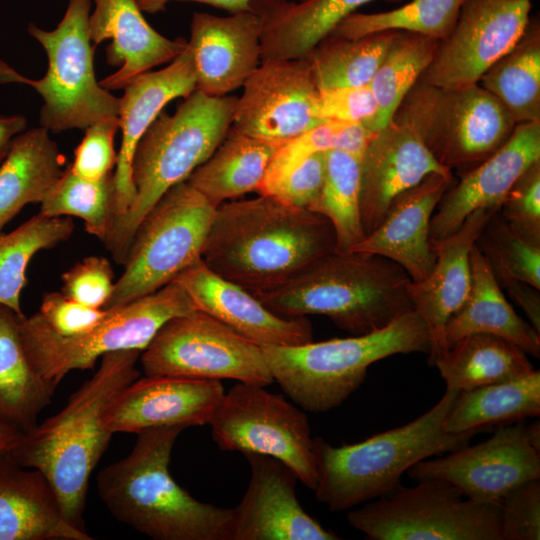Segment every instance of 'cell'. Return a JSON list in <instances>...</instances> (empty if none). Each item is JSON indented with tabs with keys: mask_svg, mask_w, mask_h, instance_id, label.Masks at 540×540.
Listing matches in <instances>:
<instances>
[{
	"mask_svg": "<svg viewBox=\"0 0 540 540\" xmlns=\"http://www.w3.org/2000/svg\"><path fill=\"white\" fill-rule=\"evenodd\" d=\"M89 38L93 47L110 40L107 63L118 69L100 81L103 88L123 89L136 76L171 62L187 47L183 38L169 39L145 19L136 0H93Z\"/></svg>",
	"mask_w": 540,
	"mask_h": 540,
	"instance_id": "cell-26",
	"label": "cell"
},
{
	"mask_svg": "<svg viewBox=\"0 0 540 540\" xmlns=\"http://www.w3.org/2000/svg\"><path fill=\"white\" fill-rule=\"evenodd\" d=\"M236 96L212 97L194 90L175 113L161 112L141 137L132 161L133 204L103 242L123 265L143 217L170 188L186 181L229 131Z\"/></svg>",
	"mask_w": 540,
	"mask_h": 540,
	"instance_id": "cell-6",
	"label": "cell"
},
{
	"mask_svg": "<svg viewBox=\"0 0 540 540\" xmlns=\"http://www.w3.org/2000/svg\"><path fill=\"white\" fill-rule=\"evenodd\" d=\"M69 523L57 495L38 470L0 453V540H92Z\"/></svg>",
	"mask_w": 540,
	"mask_h": 540,
	"instance_id": "cell-28",
	"label": "cell"
},
{
	"mask_svg": "<svg viewBox=\"0 0 540 540\" xmlns=\"http://www.w3.org/2000/svg\"><path fill=\"white\" fill-rule=\"evenodd\" d=\"M139 359L149 376L274 382L261 346L199 310L168 320Z\"/></svg>",
	"mask_w": 540,
	"mask_h": 540,
	"instance_id": "cell-14",
	"label": "cell"
},
{
	"mask_svg": "<svg viewBox=\"0 0 540 540\" xmlns=\"http://www.w3.org/2000/svg\"><path fill=\"white\" fill-rule=\"evenodd\" d=\"M465 0H412L396 9L377 13L355 12L330 34L359 38L383 31H406L438 41L445 39L457 21Z\"/></svg>",
	"mask_w": 540,
	"mask_h": 540,
	"instance_id": "cell-41",
	"label": "cell"
},
{
	"mask_svg": "<svg viewBox=\"0 0 540 540\" xmlns=\"http://www.w3.org/2000/svg\"><path fill=\"white\" fill-rule=\"evenodd\" d=\"M215 209L186 181L165 192L137 226L104 309L159 290L200 259Z\"/></svg>",
	"mask_w": 540,
	"mask_h": 540,
	"instance_id": "cell-11",
	"label": "cell"
},
{
	"mask_svg": "<svg viewBox=\"0 0 540 540\" xmlns=\"http://www.w3.org/2000/svg\"><path fill=\"white\" fill-rule=\"evenodd\" d=\"M92 0H68L63 18L53 30L30 23L27 32L44 48L47 72L33 80L0 60V84H26L43 99L40 126L53 133L85 130L104 119L118 117L120 97L103 88L94 70V47L89 38Z\"/></svg>",
	"mask_w": 540,
	"mask_h": 540,
	"instance_id": "cell-8",
	"label": "cell"
},
{
	"mask_svg": "<svg viewBox=\"0 0 540 540\" xmlns=\"http://www.w3.org/2000/svg\"><path fill=\"white\" fill-rule=\"evenodd\" d=\"M410 282L405 270L385 257L334 252L256 298L277 315H324L338 328L362 335L414 310Z\"/></svg>",
	"mask_w": 540,
	"mask_h": 540,
	"instance_id": "cell-4",
	"label": "cell"
},
{
	"mask_svg": "<svg viewBox=\"0 0 540 540\" xmlns=\"http://www.w3.org/2000/svg\"><path fill=\"white\" fill-rule=\"evenodd\" d=\"M371 1L255 0L252 9L262 23L261 61L306 58L343 20Z\"/></svg>",
	"mask_w": 540,
	"mask_h": 540,
	"instance_id": "cell-29",
	"label": "cell"
},
{
	"mask_svg": "<svg viewBox=\"0 0 540 540\" xmlns=\"http://www.w3.org/2000/svg\"><path fill=\"white\" fill-rule=\"evenodd\" d=\"M64 157L39 126L18 134L0 164V232L25 207L41 203L60 178Z\"/></svg>",
	"mask_w": 540,
	"mask_h": 540,
	"instance_id": "cell-31",
	"label": "cell"
},
{
	"mask_svg": "<svg viewBox=\"0 0 540 540\" xmlns=\"http://www.w3.org/2000/svg\"><path fill=\"white\" fill-rule=\"evenodd\" d=\"M371 540H502L499 502L465 497L447 481L399 485L347 514Z\"/></svg>",
	"mask_w": 540,
	"mask_h": 540,
	"instance_id": "cell-12",
	"label": "cell"
},
{
	"mask_svg": "<svg viewBox=\"0 0 540 540\" xmlns=\"http://www.w3.org/2000/svg\"><path fill=\"white\" fill-rule=\"evenodd\" d=\"M261 18L253 9L217 16L195 12L187 41L196 89L223 97L241 88L261 62Z\"/></svg>",
	"mask_w": 540,
	"mask_h": 540,
	"instance_id": "cell-23",
	"label": "cell"
},
{
	"mask_svg": "<svg viewBox=\"0 0 540 540\" xmlns=\"http://www.w3.org/2000/svg\"><path fill=\"white\" fill-rule=\"evenodd\" d=\"M277 148L230 127L215 151L186 182L215 208L245 194L259 193Z\"/></svg>",
	"mask_w": 540,
	"mask_h": 540,
	"instance_id": "cell-33",
	"label": "cell"
},
{
	"mask_svg": "<svg viewBox=\"0 0 540 540\" xmlns=\"http://www.w3.org/2000/svg\"><path fill=\"white\" fill-rule=\"evenodd\" d=\"M118 130V117L104 119L87 127L74 151L73 162L68 165L69 169L89 180H98L112 173L117 162L114 138Z\"/></svg>",
	"mask_w": 540,
	"mask_h": 540,
	"instance_id": "cell-47",
	"label": "cell"
},
{
	"mask_svg": "<svg viewBox=\"0 0 540 540\" xmlns=\"http://www.w3.org/2000/svg\"><path fill=\"white\" fill-rule=\"evenodd\" d=\"M446 390L462 392L506 382L535 368L516 345L487 333L469 334L439 354L432 362Z\"/></svg>",
	"mask_w": 540,
	"mask_h": 540,
	"instance_id": "cell-34",
	"label": "cell"
},
{
	"mask_svg": "<svg viewBox=\"0 0 540 540\" xmlns=\"http://www.w3.org/2000/svg\"><path fill=\"white\" fill-rule=\"evenodd\" d=\"M27 129V119L20 114L0 113V164L5 159L14 138Z\"/></svg>",
	"mask_w": 540,
	"mask_h": 540,
	"instance_id": "cell-54",
	"label": "cell"
},
{
	"mask_svg": "<svg viewBox=\"0 0 540 540\" xmlns=\"http://www.w3.org/2000/svg\"><path fill=\"white\" fill-rule=\"evenodd\" d=\"M185 428L138 432L131 452L97 475L98 495L117 521L154 540H230L232 508L195 499L169 472L174 444Z\"/></svg>",
	"mask_w": 540,
	"mask_h": 540,
	"instance_id": "cell-3",
	"label": "cell"
},
{
	"mask_svg": "<svg viewBox=\"0 0 540 540\" xmlns=\"http://www.w3.org/2000/svg\"><path fill=\"white\" fill-rule=\"evenodd\" d=\"M530 0H465L451 33L418 81L444 88L478 84L524 33Z\"/></svg>",
	"mask_w": 540,
	"mask_h": 540,
	"instance_id": "cell-16",
	"label": "cell"
},
{
	"mask_svg": "<svg viewBox=\"0 0 540 540\" xmlns=\"http://www.w3.org/2000/svg\"><path fill=\"white\" fill-rule=\"evenodd\" d=\"M496 280L514 279L540 290V243L514 231L497 211L476 240Z\"/></svg>",
	"mask_w": 540,
	"mask_h": 540,
	"instance_id": "cell-44",
	"label": "cell"
},
{
	"mask_svg": "<svg viewBox=\"0 0 540 540\" xmlns=\"http://www.w3.org/2000/svg\"><path fill=\"white\" fill-rule=\"evenodd\" d=\"M74 230L71 217L32 216L8 233L0 232V304L24 317L21 293L32 258L67 241Z\"/></svg>",
	"mask_w": 540,
	"mask_h": 540,
	"instance_id": "cell-37",
	"label": "cell"
},
{
	"mask_svg": "<svg viewBox=\"0 0 540 540\" xmlns=\"http://www.w3.org/2000/svg\"><path fill=\"white\" fill-rule=\"evenodd\" d=\"M224 392L220 380L145 375L112 398L102 420L113 434H137L162 426H202L209 424Z\"/></svg>",
	"mask_w": 540,
	"mask_h": 540,
	"instance_id": "cell-19",
	"label": "cell"
},
{
	"mask_svg": "<svg viewBox=\"0 0 540 540\" xmlns=\"http://www.w3.org/2000/svg\"><path fill=\"white\" fill-rule=\"evenodd\" d=\"M499 209H478L444 239L431 242L436 260L422 281L410 282L414 310L425 322L430 336L429 361L445 351L443 331L449 319L466 302L471 286L470 254L489 219Z\"/></svg>",
	"mask_w": 540,
	"mask_h": 540,
	"instance_id": "cell-25",
	"label": "cell"
},
{
	"mask_svg": "<svg viewBox=\"0 0 540 540\" xmlns=\"http://www.w3.org/2000/svg\"><path fill=\"white\" fill-rule=\"evenodd\" d=\"M209 425L219 449L274 457L307 488H316L318 473L308 418L283 395L238 382L224 392Z\"/></svg>",
	"mask_w": 540,
	"mask_h": 540,
	"instance_id": "cell-13",
	"label": "cell"
},
{
	"mask_svg": "<svg viewBox=\"0 0 540 540\" xmlns=\"http://www.w3.org/2000/svg\"><path fill=\"white\" fill-rule=\"evenodd\" d=\"M398 31L359 38L329 35L306 57L319 90L369 85Z\"/></svg>",
	"mask_w": 540,
	"mask_h": 540,
	"instance_id": "cell-38",
	"label": "cell"
},
{
	"mask_svg": "<svg viewBox=\"0 0 540 540\" xmlns=\"http://www.w3.org/2000/svg\"><path fill=\"white\" fill-rule=\"evenodd\" d=\"M451 180L452 173H432L400 195L376 229L352 251L395 262L412 282L427 278L436 260L430 242L431 219Z\"/></svg>",
	"mask_w": 540,
	"mask_h": 540,
	"instance_id": "cell-27",
	"label": "cell"
},
{
	"mask_svg": "<svg viewBox=\"0 0 540 540\" xmlns=\"http://www.w3.org/2000/svg\"><path fill=\"white\" fill-rule=\"evenodd\" d=\"M510 297L523 309L531 325L540 332V294L539 289L514 279L496 280Z\"/></svg>",
	"mask_w": 540,
	"mask_h": 540,
	"instance_id": "cell-52",
	"label": "cell"
},
{
	"mask_svg": "<svg viewBox=\"0 0 540 540\" xmlns=\"http://www.w3.org/2000/svg\"><path fill=\"white\" fill-rule=\"evenodd\" d=\"M471 286L464 305L443 331L445 350L473 333L498 336L527 355L540 357V332L523 320L508 303L491 267L474 244L470 254Z\"/></svg>",
	"mask_w": 540,
	"mask_h": 540,
	"instance_id": "cell-30",
	"label": "cell"
},
{
	"mask_svg": "<svg viewBox=\"0 0 540 540\" xmlns=\"http://www.w3.org/2000/svg\"><path fill=\"white\" fill-rule=\"evenodd\" d=\"M47 326L62 336H76L90 331L107 315L104 308H92L67 298L61 291L43 295L37 312Z\"/></svg>",
	"mask_w": 540,
	"mask_h": 540,
	"instance_id": "cell-51",
	"label": "cell"
},
{
	"mask_svg": "<svg viewBox=\"0 0 540 540\" xmlns=\"http://www.w3.org/2000/svg\"><path fill=\"white\" fill-rule=\"evenodd\" d=\"M173 281L186 291L197 310L259 346H293L313 341L307 317H283L264 306L252 293L195 261Z\"/></svg>",
	"mask_w": 540,
	"mask_h": 540,
	"instance_id": "cell-21",
	"label": "cell"
},
{
	"mask_svg": "<svg viewBox=\"0 0 540 540\" xmlns=\"http://www.w3.org/2000/svg\"><path fill=\"white\" fill-rule=\"evenodd\" d=\"M195 89V68L188 45L166 67L144 72L123 88L118 116L122 139L113 171L115 183L113 224L127 213L135 200L136 189L131 167L141 137L170 101L176 98L184 99Z\"/></svg>",
	"mask_w": 540,
	"mask_h": 540,
	"instance_id": "cell-24",
	"label": "cell"
},
{
	"mask_svg": "<svg viewBox=\"0 0 540 540\" xmlns=\"http://www.w3.org/2000/svg\"><path fill=\"white\" fill-rule=\"evenodd\" d=\"M392 120L408 126L444 167L472 168L496 152L515 122L479 84L444 88L421 81L404 97Z\"/></svg>",
	"mask_w": 540,
	"mask_h": 540,
	"instance_id": "cell-10",
	"label": "cell"
},
{
	"mask_svg": "<svg viewBox=\"0 0 540 540\" xmlns=\"http://www.w3.org/2000/svg\"><path fill=\"white\" fill-rule=\"evenodd\" d=\"M432 173L450 174L406 125L391 120L360 159V213L367 236L394 201Z\"/></svg>",
	"mask_w": 540,
	"mask_h": 540,
	"instance_id": "cell-22",
	"label": "cell"
},
{
	"mask_svg": "<svg viewBox=\"0 0 540 540\" xmlns=\"http://www.w3.org/2000/svg\"><path fill=\"white\" fill-rule=\"evenodd\" d=\"M171 1H192L223 9L230 14L252 9L255 0H136L142 12L156 14L166 10Z\"/></svg>",
	"mask_w": 540,
	"mask_h": 540,
	"instance_id": "cell-53",
	"label": "cell"
},
{
	"mask_svg": "<svg viewBox=\"0 0 540 540\" xmlns=\"http://www.w3.org/2000/svg\"><path fill=\"white\" fill-rule=\"evenodd\" d=\"M540 160V121L515 125L508 140L470 168L440 199L430 224V242L455 232L474 211L500 209L516 180Z\"/></svg>",
	"mask_w": 540,
	"mask_h": 540,
	"instance_id": "cell-20",
	"label": "cell"
},
{
	"mask_svg": "<svg viewBox=\"0 0 540 540\" xmlns=\"http://www.w3.org/2000/svg\"><path fill=\"white\" fill-rule=\"evenodd\" d=\"M498 212L514 231L540 243V160L516 180Z\"/></svg>",
	"mask_w": 540,
	"mask_h": 540,
	"instance_id": "cell-46",
	"label": "cell"
},
{
	"mask_svg": "<svg viewBox=\"0 0 540 540\" xmlns=\"http://www.w3.org/2000/svg\"><path fill=\"white\" fill-rule=\"evenodd\" d=\"M140 350L110 352L64 408L23 433L7 452L18 465L40 471L51 484L66 520L85 530L89 480L113 433L103 424L112 398L139 377Z\"/></svg>",
	"mask_w": 540,
	"mask_h": 540,
	"instance_id": "cell-2",
	"label": "cell"
},
{
	"mask_svg": "<svg viewBox=\"0 0 540 540\" xmlns=\"http://www.w3.org/2000/svg\"><path fill=\"white\" fill-rule=\"evenodd\" d=\"M540 415V370L458 392L443 422L448 433L479 432Z\"/></svg>",
	"mask_w": 540,
	"mask_h": 540,
	"instance_id": "cell-35",
	"label": "cell"
},
{
	"mask_svg": "<svg viewBox=\"0 0 540 540\" xmlns=\"http://www.w3.org/2000/svg\"><path fill=\"white\" fill-rule=\"evenodd\" d=\"M237 97L231 127L278 147L325 122L307 58L261 61Z\"/></svg>",
	"mask_w": 540,
	"mask_h": 540,
	"instance_id": "cell-17",
	"label": "cell"
},
{
	"mask_svg": "<svg viewBox=\"0 0 540 540\" xmlns=\"http://www.w3.org/2000/svg\"><path fill=\"white\" fill-rule=\"evenodd\" d=\"M499 504L502 540L540 539V479L516 486Z\"/></svg>",
	"mask_w": 540,
	"mask_h": 540,
	"instance_id": "cell-48",
	"label": "cell"
},
{
	"mask_svg": "<svg viewBox=\"0 0 540 540\" xmlns=\"http://www.w3.org/2000/svg\"><path fill=\"white\" fill-rule=\"evenodd\" d=\"M274 381L303 410L340 406L364 382L369 367L396 354L430 352L428 328L415 311L362 335L293 346H261Z\"/></svg>",
	"mask_w": 540,
	"mask_h": 540,
	"instance_id": "cell-7",
	"label": "cell"
},
{
	"mask_svg": "<svg viewBox=\"0 0 540 540\" xmlns=\"http://www.w3.org/2000/svg\"><path fill=\"white\" fill-rule=\"evenodd\" d=\"M457 393L446 390L413 421L357 443L332 446L313 438L317 501L332 512L351 509L392 492L416 463L465 446L477 432L453 434L443 429Z\"/></svg>",
	"mask_w": 540,
	"mask_h": 540,
	"instance_id": "cell-5",
	"label": "cell"
},
{
	"mask_svg": "<svg viewBox=\"0 0 540 540\" xmlns=\"http://www.w3.org/2000/svg\"><path fill=\"white\" fill-rule=\"evenodd\" d=\"M326 152H318L308 157L265 195L272 196L288 206L310 210L323 187Z\"/></svg>",
	"mask_w": 540,
	"mask_h": 540,
	"instance_id": "cell-50",
	"label": "cell"
},
{
	"mask_svg": "<svg viewBox=\"0 0 540 540\" xmlns=\"http://www.w3.org/2000/svg\"><path fill=\"white\" fill-rule=\"evenodd\" d=\"M20 318L0 304V424L26 433L37 425L57 385L30 364L19 334Z\"/></svg>",
	"mask_w": 540,
	"mask_h": 540,
	"instance_id": "cell-32",
	"label": "cell"
},
{
	"mask_svg": "<svg viewBox=\"0 0 540 540\" xmlns=\"http://www.w3.org/2000/svg\"><path fill=\"white\" fill-rule=\"evenodd\" d=\"M376 134L363 124L325 121L280 145L268 165L259 195L268 191L311 155L339 150L361 159Z\"/></svg>",
	"mask_w": 540,
	"mask_h": 540,
	"instance_id": "cell-43",
	"label": "cell"
},
{
	"mask_svg": "<svg viewBox=\"0 0 540 540\" xmlns=\"http://www.w3.org/2000/svg\"><path fill=\"white\" fill-rule=\"evenodd\" d=\"M40 205L39 213L48 217L80 218L85 230L104 242L115 218L113 172L101 179L89 180L67 167Z\"/></svg>",
	"mask_w": 540,
	"mask_h": 540,
	"instance_id": "cell-42",
	"label": "cell"
},
{
	"mask_svg": "<svg viewBox=\"0 0 540 540\" xmlns=\"http://www.w3.org/2000/svg\"><path fill=\"white\" fill-rule=\"evenodd\" d=\"M377 113L370 85L319 90L318 115L324 121L358 123L375 131Z\"/></svg>",
	"mask_w": 540,
	"mask_h": 540,
	"instance_id": "cell-49",
	"label": "cell"
},
{
	"mask_svg": "<svg viewBox=\"0 0 540 540\" xmlns=\"http://www.w3.org/2000/svg\"><path fill=\"white\" fill-rule=\"evenodd\" d=\"M61 292L69 299L92 308H105L114 290V272L109 260L91 255L61 276Z\"/></svg>",
	"mask_w": 540,
	"mask_h": 540,
	"instance_id": "cell-45",
	"label": "cell"
},
{
	"mask_svg": "<svg viewBox=\"0 0 540 540\" xmlns=\"http://www.w3.org/2000/svg\"><path fill=\"white\" fill-rule=\"evenodd\" d=\"M438 44V40L425 35L397 32L369 84L378 106L376 132L392 120L404 97L433 61Z\"/></svg>",
	"mask_w": 540,
	"mask_h": 540,
	"instance_id": "cell-39",
	"label": "cell"
},
{
	"mask_svg": "<svg viewBox=\"0 0 540 540\" xmlns=\"http://www.w3.org/2000/svg\"><path fill=\"white\" fill-rule=\"evenodd\" d=\"M16 428L0 424V453L8 452L22 436Z\"/></svg>",
	"mask_w": 540,
	"mask_h": 540,
	"instance_id": "cell-55",
	"label": "cell"
},
{
	"mask_svg": "<svg viewBox=\"0 0 540 540\" xmlns=\"http://www.w3.org/2000/svg\"><path fill=\"white\" fill-rule=\"evenodd\" d=\"M310 211L331 223L336 253L351 252L366 237L360 213V158L339 150L326 152L323 187Z\"/></svg>",
	"mask_w": 540,
	"mask_h": 540,
	"instance_id": "cell-40",
	"label": "cell"
},
{
	"mask_svg": "<svg viewBox=\"0 0 540 540\" xmlns=\"http://www.w3.org/2000/svg\"><path fill=\"white\" fill-rule=\"evenodd\" d=\"M299 1H303V0H299Z\"/></svg>",
	"mask_w": 540,
	"mask_h": 540,
	"instance_id": "cell-56",
	"label": "cell"
},
{
	"mask_svg": "<svg viewBox=\"0 0 540 540\" xmlns=\"http://www.w3.org/2000/svg\"><path fill=\"white\" fill-rule=\"evenodd\" d=\"M335 248L327 218L259 195L216 207L201 258L256 296L292 280Z\"/></svg>",
	"mask_w": 540,
	"mask_h": 540,
	"instance_id": "cell-1",
	"label": "cell"
},
{
	"mask_svg": "<svg viewBox=\"0 0 540 540\" xmlns=\"http://www.w3.org/2000/svg\"><path fill=\"white\" fill-rule=\"evenodd\" d=\"M251 468L247 490L232 508L230 540H337L301 506L296 474L280 460L243 454Z\"/></svg>",
	"mask_w": 540,
	"mask_h": 540,
	"instance_id": "cell-18",
	"label": "cell"
},
{
	"mask_svg": "<svg viewBox=\"0 0 540 540\" xmlns=\"http://www.w3.org/2000/svg\"><path fill=\"white\" fill-rule=\"evenodd\" d=\"M107 310L99 324L76 336L55 333L38 313L20 318V338L34 370L58 385L70 371L94 368L107 353L143 351L168 320L197 309L184 288L172 281L149 295Z\"/></svg>",
	"mask_w": 540,
	"mask_h": 540,
	"instance_id": "cell-9",
	"label": "cell"
},
{
	"mask_svg": "<svg viewBox=\"0 0 540 540\" xmlns=\"http://www.w3.org/2000/svg\"><path fill=\"white\" fill-rule=\"evenodd\" d=\"M478 84L507 110L515 124L540 121V25L529 23L515 45L480 78Z\"/></svg>",
	"mask_w": 540,
	"mask_h": 540,
	"instance_id": "cell-36",
	"label": "cell"
},
{
	"mask_svg": "<svg viewBox=\"0 0 540 540\" xmlns=\"http://www.w3.org/2000/svg\"><path fill=\"white\" fill-rule=\"evenodd\" d=\"M502 425L488 439L445 456L422 460L408 471L415 481L441 479L470 499L499 502L516 486L540 479V424Z\"/></svg>",
	"mask_w": 540,
	"mask_h": 540,
	"instance_id": "cell-15",
	"label": "cell"
}]
</instances>
